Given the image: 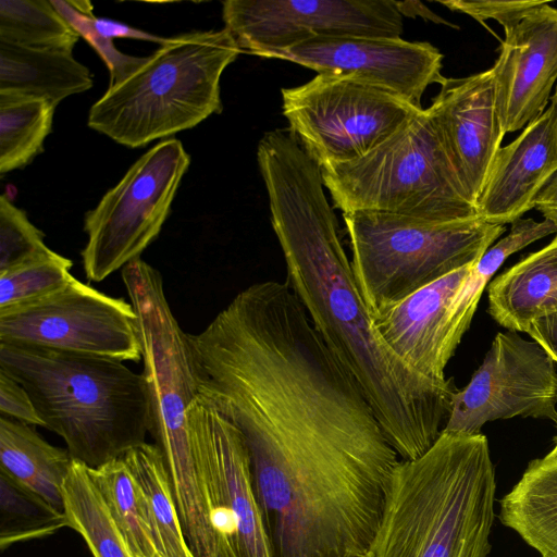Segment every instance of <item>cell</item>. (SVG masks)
<instances>
[{"instance_id": "cell-1", "label": "cell", "mask_w": 557, "mask_h": 557, "mask_svg": "<svg viewBox=\"0 0 557 557\" xmlns=\"http://www.w3.org/2000/svg\"><path fill=\"white\" fill-rule=\"evenodd\" d=\"M257 160L286 283L357 382L397 455L401 460L421 457L445 426L457 392L453 379L438 383L418 374L380 336L326 199L321 168L293 134L265 133Z\"/></svg>"}, {"instance_id": "cell-2", "label": "cell", "mask_w": 557, "mask_h": 557, "mask_svg": "<svg viewBox=\"0 0 557 557\" xmlns=\"http://www.w3.org/2000/svg\"><path fill=\"white\" fill-rule=\"evenodd\" d=\"M495 493L487 438L442 431L399 461L368 557H487Z\"/></svg>"}, {"instance_id": "cell-3", "label": "cell", "mask_w": 557, "mask_h": 557, "mask_svg": "<svg viewBox=\"0 0 557 557\" xmlns=\"http://www.w3.org/2000/svg\"><path fill=\"white\" fill-rule=\"evenodd\" d=\"M0 369L24 386L73 460L95 469L146 443L148 388L123 361L0 343Z\"/></svg>"}, {"instance_id": "cell-4", "label": "cell", "mask_w": 557, "mask_h": 557, "mask_svg": "<svg viewBox=\"0 0 557 557\" xmlns=\"http://www.w3.org/2000/svg\"><path fill=\"white\" fill-rule=\"evenodd\" d=\"M121 276L137 314L150 434L163 455L185 539L193 549L203 550L215 544L218 532L187 420L200 394L189 334L173 314L157 269L139 258L125 265Z\"/></svg>"}, {"instance_id": "cell-5", "label": "cell", "mask_w": 557, "mask_h": 557, "mask_svg": "<svg viewBox=\"0 0 557 557\" xmlns=\"http://www.w3.org/2000/svg\"><path fill=\"white\" fill-rule=\"evenodd\" d=\"M242 52L225 29L169 37L90 108L87 124L137 148L195 127L222 111L220 81Z\"/></svg>"}, {"instance_id": "cell-6", "label": "cell", "mask_w": 557, "mask_h": 557, "mask_svg": "<svg viewBox=\"0 0 557 557\" xmlns=\"http://www.w3.org/2000/svg\"><path fill=\"white\" fill-rule=\"evenodd\" d=\"M343 213L364 210L450 222L476 218L425 109L359 159L321 166Z\"/></svg>"}, {"instance_id": "cell-7", "label": "cell", "mask_w": 557, "mask_h": 557, "mask_svg": "<svg viewBox=\"0 0 557 557\" xmlns=\"http://www.w3.org/2000/svg\"><path fill=\"white\" fill-rule=\"evenodd\" d=\"M343 218L355 278L371 314L474 264L506 231L479 216L438 222L355 210Z\"/></svg>"}, {"instance_id": "cell-8", "label": "cell", "mask_w": 557, "mask_h": 557, "mask_svg": "<svg viewBox=\"0 0 557 557\" xmlns=\"http://www.w3.org/2000/svg\"><path fill=\"white\" fill-rule=\"evenodd\" d=\"M281 94L289 132L320 168L361 158L423 110L333 72Z\"/></svg>"}, {"instance_id": "cell-9", "label": "cell", "mask_w": 557, "mask_h": 557, "mask_svg": "<svg viewBox=\"0 0 557 557\" xmlns=\"http://www.w3.org/2000/svg\"><path fill=\"white\" fill-rule=\"evenodd\" d=\"M189 163L180 140H161L86 213L81 256L89 281L101 282L140 258L160 234Z\"/></svg>"}, {"instance_id": "cell-10", "label": "cell", "mask_w": 557, "mask_h": 557, "mask_svg": "<svg viewBox=\"0 0 557 557\" xmlns=\"http://www.w3.org/2000/svg\"><path fill=\"white\" fill-rule=\"evenodd\" d=\"M0 343L141 361L137 314L131 301L76 277L45 298L0 310Z\"/></svg>"}, {"instance_id": "cell-11", "label": "cell", "mask_w": 557, "mask_h": 557, "mask_svg": "<svg viewBox=\"0 0 557 557\" xmlns=\"http://www.w3.org/2000/svg\"><path fill=\"white\" fill-rule=\"evenodd\" d=\"M222 17L242 52L265 58L315 37L399 38L404 29L394 0H226Z\"/></svg>"}, {"instance_id": "cell-12", "label": "cell", "mask_w": 557, "mask_h": 557, "mask_svg": "<svg viewBox=\"0 0 557 557\" xmlns=\"http://www.w3.org/2000/svg\"><path fill=\"white\" fill-rule=\"evenodd\" d=\"M214 525L231 557H274L251 474L250 457L237 425L199 394L187 413Z\"/></svg>"}, {"instance_id": "cell-13", "label": "cell", "mask_w": 557, "mask_h": 557, "mask_svg": "<svg viewBox=\"0 0 557 557\" xmlns=\"http://www.w3.org/2000/svg\"><path fill=\"white\" fill-rule=\"evenodd\" d=\"M557 371L535 341L498 332L469 383L453 396L443 431L479 434L486 422L513 417L557 421Z\"/></svg>"}, {"instance_id": "cell-14", "label": "cell", "mask_w": 557, "mask_h": 557, "mask_svg": "<svg viewBox=\"0 0 557 557\" xmlns=\"http://www.w3.org/2000/svg\"><path fill=\"white\" fill-rule=\"evenodd\" d=\"M318 73L333 72L389 91L417 109L431 84L442 85L443 54L426 41L361 36H322L281 52Z\"/></svg>"}, {"instance_id": "cell-15", "label": "cell", "mask_w": 557, "mask_h": 557, "mask_svg": "<svg viewBox=\"0 0 557 557\" xmlns=\"http://www.w3.org/2000/svg\"><path fill=\"white\" fill-rule=\"evenodd\" d=\"M505 32L492 67L502 128H524L547 108L557 82V8L541 1Z\"/></svg>"}, {"instance_id": "cell-16", "label": "cell", "mask_w": 557, "mask_h": 557, "mask_svg": "<svg viewBox=\"0 0 557 557\" xmlns=\"http://www.w3.org/2000/svg\"><path fill=\"white\" fill-rule=\"evenodd\" d=\"M425 110L475 207L505 136L496 108L492 69L446 78Z\"/></svg>"}, {"instance_id": "cell-17", "label": "cell", "mask_w": 557, "mask_h": 557, "mask_svg": "<svg viewBox=\"0 0 557 557\" xmlns=\"http://www.w3.org/2000/svg\"><path fill=\"white\" fill-rule=\"evenodd\" d=\"M557 171V109L550 103L521 134L497 151L475 203L483 221L506 225L534 208Z\"/></svg>"}, {"instance_id": "cell-18", "label": "cell", "mask_w": 557, "mask_h": 557, "mask_svg": "<svg viewBox=\"0 0 557 557\" xmlns=\"http://www.w3.org/2000/svg\"><path fill=\"white\" fill-rule=\"evenodd\" d=\"M472 265L459 269L371 314L389 349L418 374L438 383L445 368L446 317L451 299Z\"/></svg>"}, {"instance_id": "cell-19", "label": "cell", "mask_w": 557, "mask_h": 557, "mask_svg": "<svg viewBox=\"0 0 557 557\" xmlns=\"http://www.w3.org/2000/svg\"><path fill=\"white\" fill-rule=\"evenodd\" d=\"M488 313L512 332L557 312V236L495 277L487 287Z\"/></svg>"}, {"instance_id": "cell-20", "label": "cell", "mask_w": 557, "mask_h": 557, "mask_svg": "<svg viewBox=\"0 0 557 557\" xmlns=\"http://www.w3.org/2000/svg\"><path fill=\"white\" fill-rule=\"evenodd\" d=\"M91 86L90 71L71 52L0 41V94L40 98L57 107Z\"/></svg>"}, {"instance_id": "cell-21", "label": "cell", "mask_w": 557, "mask_h": 557, "mask_svg": "<svg viewBox=\"0 0 557 557\" xmlns=\"http://www.w3.org/2000/svg\"><path fill=\"white\" fill-rule=\"evenodd\" d=\"M499 521L541 557H557V459L548 454L529 462L499 500Z\"/></svg>"}, {"instance_id": "cell-22", "label": "cell", "mask_w": 557, "mask_h": 557, "mask_svg": "<svg viewBox=\"0 0 557 557\" xmlns=\"http://www.w3.org/2000/svg\"><path fill=\"white\" fill-rule=\"evenodd\" d=\"M72 463L66 448L49 444L33 425L0 416V470L61 510Z\"/></svg>"}, {"instance_id": "cell-23", "label": "cell", "mask_w": 557, "mask_h": 557, "mask_svg": "<svg viewBox=\"0 0 557 557\" xmlns=\"http://www.w3.org/2000/svg\"><path fill=\"white\" fill-rule=\"evenodd\" d=\"M554 233H557V228L549 220L536 222L533 219L519 218L511 223L508 235L490 247L473 264L447 311L445 354L449 360L471 324L482 293L505 260L528 245Z\"/></svg>"}, {"instance_id": "cell-24", "label": "cell", "mask_w": 557, "mask_h": 557, "mask_svg": "<svg viewBox=\"0 0 557 557\" xmlns=\"http://www.w3.org/2000/svg\"><path fill=\"white\" fill-rule=\"evenodd\" d=\"M137 483L163 557H195L185 539L165 461L156 444L122 456Z\"/></svg>"}, {"instance_id": "cell-25", "label": "cell", "mask_w": 557, "mask_h": 557, "mask_svg": "<svg viewBox=\"0 0 557 557\" xmlns=\"http://www.w3.org/2000/svg\"><path fill=\"white\" fill-rule=\"evenodd\" d=\"M63 508L94 557H134L88 467L75 460L63 485Z\"/></svg>"}, {"instance_id": "cell-26", "label": "cell", "mask_w": 557, "mask_h": 557, "mask_svg": "<svg viewBox=\"0 0 557 557\" xmlns=\"http://www.w3.org/2000/svg\"><path fill=\"white\" fill-rule=\"evenodd\" d=\"M88 469L134 557H163L143 494L123 457Z\"/></svg>"}, {"instance_id": "cell-27", "label": "cell", "mask_w": 557, "mask_h": 557, "mask_svg": "<svg viewBox=\"0 0 557 557\" xmlns=\"http://www.w3.org/2000/svg\"><path fill=\"white\" fill-rule=\"evenodd\" d=\"M55 107L40 98L0 94V174L27 165L44 149Z\"/></svg>"}, {"instance_id": "cell-28", "label": "cell", "mask_w": 557, "mask_h": 557, "mask_svg": "<svg viewBox=\"0 0 557 557\" xmlns=\"http://www.w3.org/2000/svg\"><path fill=\"white\" fill-rule=\"evenodd\" d=\"M69 527L64 512L0 470V548L52 535Z\"/></svg>"}, {"instance_id": "cell-29", "label": "cell", "mask_w": 557, "mask_h": 557, "mask_svg": "<svg viewBox=\"0 0 557 557\" xmlns=\"http://www.w3.org/2000/svg\"><path fill=\"white\" fill-rule=\"evenodd\" d=\"M79 36L47 0H0V41L71 52Z\"/></svg>"}, {"instance_id": "cell-30", "label": "cell", "mask_w": 557, "mask_h": 557, "mask_svg": "<svg viewBox=\"0 0 557 557\" xmlns=\"http://www.w3.org/2000/svg\"><path fill=\"white\" fill-rule=\"evenodd\" d=\"M72 260L55 252L0 273V310L45 298L73 281Z\"/></svg>"}, {"instance_id": "cell-31", "label": "cell", "mask_w": 557, "mask_h": 557, "mask_svg": "<svg viewBox=\"0 0 557 557\" xmlns=\"http://www.w3.org/2000/svg\"><path fill=\"white\" fill-rule=\"evenodd\" d=\"M44 233L14 206L5 195L0 197V273L49 258L55 253L45 243Z\"/></svg>"}, {"instance_id": "cell-32", "label": "cell", "mask_w": 557, "mask_h": 557, "mask_svg": "<svg viewBox=\"0 0 557 557\" xmlns=\"http://www.w3.org/2000/svg\"><path fill=\"white\" fill-rule=\"evenodd\" d=\"M51 3L78 36L83 37L104 61L110 73L109 86L122 82L145 62L146 57L138 58L119 51L112 39L102 36L96 29L94 15L77 11L70 1L51 0Z\"/></svg>"}, {"instance_id": "cell-33", "label": "cell", "mask_w": 557, "mask_h": 557, "mask_svg": "<svg viewBox=\"0 0 557 557\" xmlns=\"http://www.w3.org/2000/svg\"><path fill=\"white\" fill-rule=\"evenodd\" d=\"M438 2L451 11L470 15L482 24L484 21L495 20L504 29H507L541 1L446 0Z\"/></svg>"}, {"instance_id": "cell-34", "label": "cell", "mask_w": 557, "mask_h": 557, "mask_svg": "<svg viewBox=\"0 0 557 557\" xmlns=\"http://www.w3.org/2000/svg\"><path fill=\"white\" fill-rule=\"evenodd\" d=\"M0 414L33 426H42V421L27 391L2 369H0Z\"/></svg>"}, {"instance_id": "cell-35", "label": "cell", "mask_w": 557, "mask_h": 557, "mask_svg": "<svg viewBox=\"0 0 557 557\" xmlns=\"http://www.w3.org/2000/svg\"><path fill=\"white\" fill-rule=\"evenodd\" d=\"M527 334L557 363V312L532 322Z\"/></svg>"}, {"instance_id": "cell-36", "label": "cell", "mask_w": 557, "mask_h": 557, "mask_svg": "<svg viewBox=\"0 0 557 557\" xmlns=\"http://www.w3.org/2000/svg\"><path fill=\"white\" fill-rule=\"evenodd\" d=\"M96 29L104 37L113 38H132L139 40L154 41L160 46L165 44L169 37L156 36L140 29L131 27L126 24L112 21L106 17H94Z\"/></svg>"}, {"instance_id": "cell-37", "label": "cell", "mask_w": 557, "mask_h": 557, "mask_svg": "<svg viewBox=\"0 0 557 557\" xmlns=\"http://www.w3.org/2000/svg\"><path fill=\"white\" fill-rule=\"evenodd\" d=\"M534 208L557 228V171L539 193Z\"/></svg>"}, {"instance_id": "cell-38", "label": "cell", "mask_w": 557, "mask_h": 557, "mask_svg": "<svg viewBox=\"0 0 557 557\" xmlns=\"http://www.w3.org/2000/svg\"><path fill=\"white\" fill-rule=\"evenodd\" d=\"M556 423V429H557V421L555 422ZM554 446L552 448V450L548 453V455L553 458H556L557 459V433L556 435L554 436Z\"/></svg>"}, {"instance_id": "cell-39", "label": "cell", "mask_w": 557, "mask_h": 557, "mask_svg": "<svg viewBox=\"0 0 557 557\" xmlns=\"http://www.w3.org/2000/svg\"><path fill=\"white\" fill-rule=\"evenodd\" d=\"M550 103H553L557 109V85L555 87L554 94L550 97Z\"/></svg>"}, {"instance_id": "cell-40", "label": "cell", "mask_w": 557, "mask_h": 557, "mask_svg": "<svg viewBox=\"0 0 557 557\" xmlns=\"http://www.w3.org/2000/svg\"><path fill=\"white\" fill-rule=\"evenodd\" d=\"M344 557H368V554L355 553V554H348Z\"/></svg>"}]
</instances>
